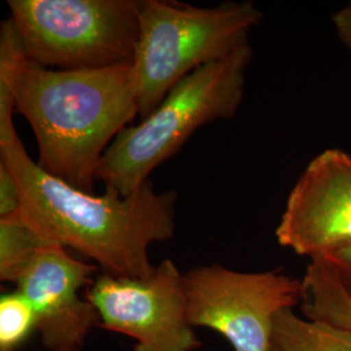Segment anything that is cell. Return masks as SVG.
Here are the masks:
<instances>
[{
  "label": "cell",
  "mask_w": 351,
  "mask_h": 351,
  "mask_svg": "<svg viewBox=\"0 0 351 351\" xmlns=\"http://www.w3.org/2000/svg\"><path fill=\"white\" fill-rule=\"evenodd\" d=\"M190 324L224 336L234 351H274L278 315L303 295L302 280L278 271L239 272L220 264L184 275Z\"/></svg>",
  "instance_id": "8992f818"
},
{
  "label": "cell",
  "mask_w": 351,
  "mask_h": 351,
  "mask_svg": "<svg viewBox=\"0 0 351 351\" xmlns=\"http://www.w3.org/2000/svg\"><path fill=\"white\" fill-rule=\"evenodd\" d=\"M8 5L30 63L71 71L134 58L139 0H10Z\"/></svg>",
  "instance_id": "5b68a950"
},
{
  "label": "cell",
  "mask_w": 351,
  "mask_h": 351,
  "mask_svg": "<svg viewBox=\"0 0 351 351\" xmlns=\"http://www.w3.org/2000/svg\"><path fill=\"white\" fill-rule=\"evenodd\" d=\"M339 39L351 50V1L332 17Z\"/></svg>",
  "instance_id": "e0dca14e"
},
{
  "label": "cell",
  "mask_w": 351,
  "mask_h": 351,
  "mask_svg": "<svg viewBox=\"0 0 351 351\" xmlns=\"http://www.w3.org/2000/svg\"><path fill=\"white\" fill-rule=\"evenodd\" d=\"M88 300L99 326L136 341L134 351H194L201 343L190 324L184 275L165 259L147 278L101 274Z\"/></svg>",
  "instance_id": "52a82bcc"
},
{
  "label": "cell",
  "mask_w": 351,
  "mask_h": 351,
  "mask_svg": "<svg viewBox=\"0 0 351 351\" xmlns=\"http://www.w3.org/2000/svg\"><path fill=\"white\" fill-rule=\"evenodd\" d=\"M276 239L310 259L351 246V155L328 149L308 163L289 194Z\"/></svg>",
  "instance_id": "ba28073f"
},
{
  "label": "cell",
  "mask_w": 351,
  "mask_h": 351,
  "mask_svg": "<svg viewBox=\"0 0 351 351\" xmlns=\"http://www.w3.org/2000/svg\"><path fill=\"white\" fill-rule=\"evenodd\" d=\"M250 45L194 71L164 97L159 106L128 126L103 156L97 180L106 190L129 195L173 156L199 128L232 119L243 101Z\"/></svg>",
  "instance_id": "3957f363"
},
{
  "label": "cell",
  "mask_w": 351,
  "mask_h": 351,
  "mask_svg": "<svg viewBox=\"0 0 351 351\" xmlns=\"http://www.w3.org/2000/svg\"><path fill=\"white\" fill-rule=\"evenodd\" d=\"M38 326L33 304L19 290L0 298V351H16Z\"/></svg>",
  "instance_id": "5bb4252c"
},
{
  "label": "cell",
  "mask_w": 351,
  "mask_h": 351,
  "mask_svg": "<svg viewBox=\"0 0 351 351\" xmlns=\"http://www.w3.org/2000/svg\"><path fill=\"white\" fill-rule=\"evenodd\" d=\"M316 259H323L333 269L343 288L351 295V246L333 251L323 258Z\"/></svg>",
  "instance_id": "2e32d148"
},
{
  "label": "cell",
  "mask_w": 351,
  "mask_h": 351,
  "mask_svg": "<svg viewBox=\"0 0 351 351\" xmlns=\"http://www.w3.org/2000/svg\"><path fill=\"white\" fill-rule=\"evenodd\" d=\"M13 101L37 139L38 165L90 193L108 147L139 114L132 63L65 71L26 62Z\"/></svg>",
  "instance_id": "7a4b0ae2"
},
{
  "label": "cell",
  "mask_w": 351,
  "mask_h": 351,
  "mask_svg": "<svg viewBox=\"0 0 351 351\" xmlns=\"http://www.w3.org/2000/svg\"><path fill=\"white\" fill-rule=\"evenodd\" d=\"M21 207L20 190L11 171L0 163V219L17 213Z\"/></svg>",
  "instance_id": "9a60e30c"
},
{
  "label": "cell",
  "mask_w": 351,
  "mask_h": 351,
  "mask_svg": "<svg viewBox=\"0 0 351 351\" xmlns=\"http://www.w3.org/2000/svg\"><path fill=\"white\" fill-rule=\"evenodd\" d=\"M306 317L351 330V295L323 259H311L302 278Z\"/></svg>",
  "instance_id": "30bf717a"
},
{
  "label": "cell",
  "mask_w": 351,
  "mask_h": 351,
  "mask_svg": "<svg viewBox=\"0 0 351 351\" xmlns=\"http://www.w3.org/2000/svg\"><path fill=\"white\" fill-rule=\"evenodd\" d=\"M274 345L278 351H351V330L285 310L276 317Z\"/></svg>",
  "instance_id": "8fae6325"
},
{
  "label": "cell",
  "mask_w": 351,
  "mask_h": 351,
  "mask_svg": "<svg viewBox=\"0 0 351 351\" xmlns=\"http://www.w3.org/2000/svg\"><path fill=\"white\" fill-rule=\"evenodd\" d=\"M27 62L21 40L8 19L0 29V134L10 132L14 126L13 93L21 68Z\"/></svg>",
  "instance_id": "4fadbf2b"
},
{
  "label": "cell",
  "mask_w": 351,
  "mask_h": 351,
  "mask_svg": "<svg viewBox=\"0 0 351 351\" xmlns=\"http://www.w3.org/2000/svg\"><path fill=\"white\" fill-rule=\"evenodd\" d=\"M47 242L17 215L0 219V280L16 284Z\"/></svg>",
  "instance_id": "7c38bea8"
},
{
  "label": "cell",
  "mask_w": 351,
  "mask_h": 351,
  "mask_svg": "<svg viewBox=\"0 0 351 351\" xmlns=\"http://www.w3.org/2000/svg\"><path fill=\"white\" fill-rule=\"evenodd\" d=\"M0 163L20 190L21 207L14 215L45 242L73 249L104 274L147 278L155 269L151 245L175 234L177 194L156 191L151 181L126 197L80 190L42 169L16 128L0 134Z\"/></svg>",
  "instance_id": "6da1fadb"
},
{
  "label": "cell",
  "mask_w": 351,
  "mask_h": 351,
  "mask_svg": "<svg viewBox=\"0 0 351 351\" xmlns=\"http://www.w3.org/2000/svg\"><path fill=\"white\" fill-rule=\"evenodd\" d=\"M262 20L263 13L252 1L197 7L141 0L132 60L139 116H149L186 75L247 46L251 30Z\"/></svg>",
  "instance_id": "277c9868"
},
{
  "label": "cell",
  "mask_w": 351,
  "mask_h": 351,
  "mask_svg": "<svg viewBox=\"0 0 351 351\" xmlns=\"http://www.w3.org/2000/svg\"><path fill=\"white\" fill-rule=\"evenodd\" d=\"M77 351H81V350H77Z\"/></svg>",
  "instance_id": "d6986e66"
},
{
  "label": "cell",
  "mask_w": 351,
  "mask_h": 351,
  "mask_svg": "<svg viewBox=\"0 0 351 351\" xmlns=\"http://www.w3.org/2000/svg\"><path fill=\"white\" fill-rule=\"evenodd\" d=\"M274 351H278V350H277L276 348H275V349H274Z\"/></svg>",
  "instance_id": "ac0fdd59"
},
{
  "label": "cell",
  "mask_w": 351,
  "mask_h": 351,
  "mask_svg": "<svg viewBox=\"0 0 351 351\" xmlns=\"http://www.w3.org/2000/svg\"><path fill=\"white\" fill-rule=\"evenodd\" d=\"M97 271L98 265L75 259L63 246L45 243L16 282L37 313V330L47 350H81L90 330L99 326L95 307L80 297Z\"/></svg>",
  "instance_id": "9c48e42d"
}]
</instances>
